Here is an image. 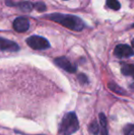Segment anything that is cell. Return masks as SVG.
I'll return each mask as SVG.
<instances>
[{
	"label": "cell",
	"mask_w": 134,
	"mask_h": 135,
	"mask_svg": "<svg viewBox=\"0 0 134 135\" xmlns=\"http://www.w3.org/2000/svg\"><path fill=\"white\" fill-rule=\"evenodd\" d=\"M46 18L61 24L69 30H75V31H81L85 27L83 20L73 15H63L59 14V13H54V14L46 16Z\"/></svg>",
	"instance_id": "cell-1"
},
{
	"label": "cell",
	"mask_w": 134,
	"mask_h": 135,
	"mask_svg": "<svg viewBox=\"0 0 134 135\" xmlns=\"http://www.w3.org/2000/svg\"><path fill=\"white\" fill-rule=\"evenodd\" d=\"M79 128V122L75 112H69L65 114L62 119L59 128V132L61 135H71L77 132Z\"/></svg>",
	"instance_id": "cell-2"
},
{
	"label": "cell",
	"mask_w": 134,
	"mask_h": 135,
	"mask_svg": "<svg viewBox=\"0 0 134 135\" xmlns=\"http://www.w3.org/2000/svg\"><path fill=\"white\" fill-rule=\"evenodd\" d=\"M27 43L34 50H45L50 47V42L45 38L41 36H31L27 39Z\"/></svg>",
	"instance_id": "cell-3"
},
{
	"label": "cell",
	"mask_w": 134,
	"mask_h": 135,
	"mask_svg": "<svg viewBox=\"0 0 134 135\" xmlns=\"http://www.w3.org/2000/svg\"><path fill=\"white\" fill-rule=\"evenodd\" d=\"M114 54L118 58H129L134 54L133 49L127 44H118L115 47Z\"/></svg>",
	"instance_id": "cell-4"
},
{
	"label": "cell",
	"mask_w": 134,
	"mask_h": 135,
	"mask_svg": "<svg viewBox=\"0 0 134 135\" xmlns=\"http://www.w3.org/2000/svg\"><path fill=\"white\" fill-rule=\"evenodd\" d=\"M54 62L68 73H75L76 71V66L73 65L66 57H58L54 60Z\"/></svg>",
	"instance_id": "cell-5"
},
{
	"label": "cell",
	"mask_w": 134,
	"mask_h": 135,
	"mask_svg": "<svg viewBox=\"0 0 134 135\" xmlns=\"http://www.w3.org/2000/svg\"><path fill=\"white\" fill-rule=\"evenodd\" d=\"M13 28L18 32H25L29 28V21L28 18L18 17L13 22Z\"/></svg>",
	"instance_id": "cell-6"
},
{
	"label": "cell",
	"mask_w": 134,
	"mask_h": 135,
	"mask_svg": "<svg viewBox=\"0 0 134 135\" xmlns=\"http://www.w3.org/2000/svg\"><path fill=\"white\" fill-rule=\"evenodd\" d=\"M19 50V47L14 41L9 40L0 38V51H9V52H17Z\"/></svg>",
	"instance_id": "cell-7"
},
{
	"label": "cell",
	"mask_w": 134,
	"mask_h": 135,
	"mask_svg": "<svg viewBox=\"0 0 134 135\" xmlns=\"http://www.w3.org/2000/svg\"><path fill=\"white\" fill-rule=\"evenodd\" d=\"M99 119H100V125H101V135H108V132H107V118H106V116L103 113H100Z\"/></svg>",
	"instance_id": "cell-8"
},
{
	"label": "cell",
	"mask_w": 134,
	"mask_h": 135,
	"mask_svg": "<svg viewBox=\"0 0 134 135\" xmlns=\"http://www.w3.org/2000/svg\"><path fill=\"white\" fill-rule=\"evenodd\" d=\"M121 72L124 75H130L134 78V64H124L121 67Z\"/></svg>",
	"instance_id": "cell-9"
},
{
	"label": "cell",
	"mask_w": 134,
	"mask_h": 135,
	"mask_svg": "<svg viewBox=\"0 0 134 135\" xmlns=\"http://www.w3.org/2000/svg\"><path fill=\"white\" fill-rule=\"evenodd\" d=\"M17 6L19 7L20 10L24 11V12H29L33 8V5L29 1H22L20 3H18Z\"/></svg>",
	"instance_id": "cell-10"
},
{
	"label": "cell",
	"mask_w": 134,
	"mask_h": 135,
	"mask_svg": "<svg viewBox=\"0 0 134 135\" xmlns=\"http://www.w3.org/2000/svg\"><path fill=\"white\" fill-rule=\"evenodd\" d=\"M107 6L113 10H118L120 8V4L118 0H107Z\"/></svg>",
	"instance_id": "cell-11"
},
{
	"label": "cell",
	"mask_w": 134,
	"mask_h": 135,
	"mask_svg": "<svg viewBox=\"0 0 134 135\" xmlns=\"http://www.w3.org/2000/svg\"><path fill=\"white\" fill-rule=\"evenodd\" d=\"M89 132L94 135H97L99 132V125L97 124V121H93L89 125Z\"/></svg>",
	"instance_id": "cell-12"
},
{
	"label": "cell",
	"mask_w": 134,
	"mask_h": 135,
	"mask_svg": "<svg viewBox=\"0 0 134 135\" xmlns=\"http://www.w3.org/2000/svg\"><path fill=\"white\" fill-rule=\"evenodd\" d=\"M108 86H109V88L111 89V90H113V91H115L116 93H118V94H123V91H122V89L120 88L118 85H117L116 84H114V83H109L108 84Z\"/></svg>",
	"instance_id": "cell-13"
},
{
	"label": "cell",
	"mask_w": 134,
	"mask_h": 135,
	"mask_svg": "<svg viewBox=\"0 0 134 135\" xmlns=\"http://www.w3.org/2000/svg\"><path fill=\"white\" fill-rule=\"evenodd\" d=\"M124 134L125 135H134V125L129 124L124 129Z\"/></svg>",
	"instance_id": "cell-14"
},
{
	"label": "cell",
	"mask_w": 134,
	"mask_h": 135,
	"mask_svg": "<svg viewBox=\"0 0 134 135\" xmlns=\"http://www.w3.org/2000/svg\"><path fill=\"white\" fill-rule=\"evenodd\" d=\"M33 7L36 8V10H38L39 12H43V11L46 10V6H45L44 3L42 2H38L35 5H33Z\"/></svg>",
	"instance_id": "cell-15"
},
{
	"label": "cell",
	"mask_w": 134,
	"mask_h": 135,
	"mask_svg": "<svg viewBox=\"0 0 134 135\" xmlns=\"http://www.w3.org/2000/svg\"><path fill=\"white\" fill-rule=\"evenodd\" d=\"M78 79H79V81H80V83H82V84H86L88 82V79H87V77H86V75H83V74L78 75Z\"/></svg>",
	"instance_id": "cell-16"
},
{
	"label": "cell",
	"mask_w": 134,
	"mask_h": 135,
	"mask_svg": "<svg viewBox=\"0 0 134 135\" xmlns=\"http://www.w3.org/2000/svg\"><path fill=\"white\" fill-rule=\"evenodd\" d=\"M131 44H132V47L134 48V39L132 40V41H131Z\"/></svg>",
	"instance_id": "cell-17"
},
{
	"label": "cell",
	"mask_w": 134,
	"mask_h": 135,
	"mask_svg": "<svg viewBox=\"0 0 134 135\" xmlns=\"http://www.w3.org/2000/svg\"><path fill=\"white\" fill-rule=\"evenodd\" d=\"M131 87H133V88H134V84H132V85H131Z\"/></svg>",
	"instance_id": "cell-18"
},
{
	"label": "cell",
	"mask_w": 134,
	"mask_h": 135,
	"mask_svg": "<svg viewBox=\"0 0 134 135\" xmlns=\"http://www.w3.org/2000/svg\"><path fill=\"white\" fill-rule=\"evenodd\" d=\"M132 27H134V24H133V25H132Z\"/></svg>",
	"instance_id": "cell-19"
}]
</instances>
